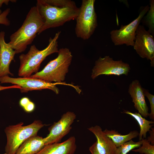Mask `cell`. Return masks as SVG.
<instances>
[{
	"label": "cell",
	"instance_id": "484cf974",
	"mask_svg": "<svg viewBox=\"0 0 154 154\" xmlns=\"http://www.w3.org/2000/svg\"><path fill=\"white\" fill-rule=\"evenodd\" d=\"M89 150L92 154H100L97 149L96 142L90 147Z\"/></svg>",
	"mask_w": 154,
	"mask_h": 154
},
{
	"label": "cell",
	"instance_id": "3957f363",
	"mask_svg": "<svg viewBox=\"0 0 154 154\" xmlns=\"http://www.w3.org/2000/svg\"><path fill=\"white\" fill-rule=\"evenodd\" d=\"M61 32L58 31L53 38L50 37L48 45L43 50H39L35 45H32L26 54L19 56L20 64L18 73L19 76L30 77L33 73L38 72L40 64L46 57L58 52V40Z\"/></svg>",
	"mask_w": 154,
	"mask_h": 154
},
{
	"label": "cell",
	"instance_id": "6da1fadb",
	"mask_svg": "<svg viewBox=\"0 0 154 154\" xmlns=\"http://www.w3.org/2000/svg\"><path fill=\"white\" fill-rule=\"evenodd\" d=\"M36 6L43 20L38 35L47 29L75 20L79 10L75 2L71 0H38Z\"/></svg>",
	"mask_w": 154,
	"mask_h": 154
},
{
	"label": "cell",
	"instance_id": "9c48e42d",
	"mask_svg": "<svg viewBox=\"0 0 154 154\" xmlns=\"http://www.w3.org/2000/svg\"><path fill=\"white\" fill-rule=\"evenodd\" d=\"M0 82L1 83H8L17 85L21 87L20 90L21 93H27L30 91L47 89L52 90L56 94H58L59 90L56 86V85L62 84L71 86L70 84H67L65 82L51 83L31 77L13 78L9 77L8 75L0 78Z\"/></svg>",
	"mask_w": 154,
	"mask_h": 154
},
{
	"label": "cell",
	"instance_id": "52a82bcc",
	"mask_svg": "<svg viewBox=\"0 0 154 154\" xmlns=\"http://www.w3.org/2000/svg\"><path fill=\"white\" fill-rule=\"evenodd\" d=\"M149 7L148 5L142 7L139 15L136 19L127 25H121L119 29L114 30L110 32L111 38L114 45L119 46L125 44L127 46H133L136 31Z\"/></svg>",
	"mask_w": 154,
	"mask_h": 154
},
{
	"label": "cell",
	"instance_id": "30bf717a",
	"mask_svg": "<svg viewBox=\"0 0 154 154\" xmlns=\"http://www.w3.org/2000/svg\"><path fill=\"white\" fill-rule=\"evenodd\" d=\"M133 46L141 57L150 60L151 66L154 67V38L143 25H139L137 29Z\"/></svg>",
	"mask_w": 154,
	"mask_h": 154
},
{
	"label": "cell",
	"instance_id": "7a4b0ae2",
	"mask_svg": "<svg viewBox=\"0 0 154 154\" xmlns=\"http://www.w3.org/2000/svg\"><path fill=\"white\" fill-rule=\"evenodd\" d=\"M43 24L37 7H32L21 27L10 36L8 43L16 54L24 51L31 44Z\"/></svg>",
	"mask_w": 154,
	"mask_h": 154
},
{
	"label": "cell",
	"instance_id": "2e32d148",
	"mask_svg": "<svg viewBox=\"0 0 154 154\" xmlns=\"http://www.w3.org/2000/svg\"><path fill=\"white\" fill-rule=\"evenodd\" d=\"M45 145L43 138L37 135H34L26 140L15 154H36Z\"/></svg>",
	"mask_w": 154,
	"mask_h": 154
},
{
	"label": "cell",
	"instance_id": "d6986e66",
	"mask_svg": "<svg viewBox=\"0 0 154 154\" xmlns=\"http://www.w3.org/2000/svg\"><path fill=\"white\" fill-rule=\"evenodd\" d=\"M150 7L146 16L141 21L149 28L148 31L153 36L154 34V1H150Z\"/></svg>",
	"mask_w": 154,
	"mask_h": 154
},
{
	"label": "cell",
	"instance_id": "7c38bea8",
	"mask_svg": "<svg viewBox=\"0 0 154 154\" xmlns=\"http://www.w3.org/2000/svg\"><path fill=\"white\" fill-rule=\"evenodd\" d=\"M5 34L3 31L0 32V78L9 74L13 76L9 67L16 54L11 45L5 42Z\"/></svg>",
	"mask_w": 154,
	"mask_h": 154
},
{
	"label": "cell",
	"instance_id": "4316f807",
	"mask_svg": "<svg viewBox=\"0 0 154 154\" xmlns=\"http://www.w3.org/2000/svg\"><path fill=\"white\" fill-rule=\"evenodd\" d=\"M14 88L20 89L21 88V87L17 85H15L13 86H2L0 85V91L7 89Z\"/></svg>",
	"mask_w": 154,
	"mask_h": 154
},
{
	"label": "cell",
	"instance_id": "cb8c5ba5",
	"mask_svg": "<svg viewBox=\"0 0 154 154\" xmlns=\"http://www.w3.org/2000/svg\"><path fill=\"white\" fill-rule=\"evenodd\" d=\"M10 11V9L8 8L5 10L0 15V24L6 26L10 25V22L7 17Z\"/></svg>",
	"mask_w": 154,
	"mask_h": 154
},
{
	"label": "cell",
	"instance_id": "44dd1931",
	"mask_svg": "<svg viewBox=\"0 0 154 154\" xmlns=\"http://www.w3.org/2000/svg\"><path fill=\"white\" fill-rule=\"evenodd\" d=\"M142 143L138 149L132 151L141 154H154V145H152L146 139H142Z\"/></svg>",
	"mask_w": 154,
	"mask_h": 154
},
{
	"label": "cell",
	"instance_id": "ffe728a7",
	"mask_svg": "<svg viewBox=\"0 0 154 154\" xmlns=\"http://www.w3.org/2000/svg\"><path fill=\"white\" fill-rule=\"evenodd\" d=\"M142 142V140L137 142L131 140L117 147L115 154H127L130 151L140 147Z\"/></svg>",
	"mask_w": 154,
	"mask_h": 154
},
{
	"label": "cell",
	"instance_id": "277c9868",
	"mask_svg": "<svg viewBox=\"0 0 154 154\" xmlns=\"http://www.w3.org/2000/svg\"><path fill=\"white\" fill-rule=\"evenodd\" d=\"M58 53L56 58L50 61L41 71L30 77L49 82L64 83L73 56L70 50L67 48L60 49Z\"/></svg>",
	"mask_w": 154,
	"mask_h": 154
},
{
	"label": "cell",
	"instance_id": "5bb4252c",
	"mask_svg": "<svg viewBox=\"0 0 154 154\" xmlns=\"http://www.w3.org/2000/svg\"><path fill=\"white\" fill-rule=\"evenodd\" d=\"M76 147L75 138L72 136L62 143L46 145L36 154H74Z\"/></svg>",
	"mask_w": 154,
	"mask_h": 154
},
{
	"label": "cell",
	"instance_id": "8fae6325",
	"mask_svg": "<svg viewBox=\"0 0 154 154\" xmlns=\"http://www.w3.org/2000/svg\"><path fill=\"white\" fill-rule=\"evenodd\" d=\"M76 117L73 112L68 111L63 114L60 119L50 127L48 135L43 138L45 145L58 143L68 134L72 128L71 125Z\"/></svg>",
	"mask_w": 154,
	"mask_h": 154
},
{
	"label": "cell",
	"instance_id": "603a6c76",
	"mask_svg": "<svg viewBox=\"0 0 154 154\" xmlns=\"http://www.w3.org/2000/svg\"><path fill=\"white\" fill-rule=\"evenodd\" d=\"M143 91L145 96H146L149 100L151 108V112L149 113V116L153 121L154 120V96L150 93L147 90L143 88Z\"/></svg>",
	"mask_w": 154,
	"mask_h": 154
},
{
	"label": "cell",
	"instance_id": "4fadbf2b",
	"mask_svg": "<svg viewBox=\"0 0 154 154\" xmlns=\"http://www.w3.org/2000/svg\"><path fill=\"white\" fill-rule=\"evenodd\" d=\"M128 92L135 109L143 117H147L149 114V109L145 100L143 88L138 80H134L130 84Z\"/></svg>",
	"mask_w": 154,
	"mask_h": 154
},
{
	"label": "cell",
	"instance_id": "f1b7e54d",
	"mask_svg": "<svg viewBox=\"0 0 154 154\" xmlns=\"http://www.w3.org/2000/svg\"><path fill=\"white\" fill-rule=\"evenodd\" d=\"M2 13L1 10L0 9V15Z\"/></svg>",
	"mask_w": 154,
	"mask_h": 154
},
{
	"label": "cell",
	"instance_id": "f546056e",
	"mask_svg": "<svg viewBox=\"0 0 154 154\" xmlns=\"http://www.w3.org/2000/svg\"><path fill=\"white\" fill-rule=\"evenodd\" d=\"M3 154H6V153H4Z\"/></svg>",
	"mask_w": 154,
	"mask_h": 154
},
{
	"label": "cell",
	"instance_id": "5b68a950",
	"mask_svg": "<svg viewBox=\"0 0 154 154\" xmlns=\"http://www.w3.org/2000/svg\"><path fill=\"white\" fill-rule=\"evenodd\" d=\"M23 123L7 127L5 132L7 143L5 151L6 154H15L22 144L29 137L37 135L39 130L44 125L40 120L35 121L31 124L23 125Z\"/></svg>",
	"mask_w": 154,
	"mask_h": 154
},
{
	"label": "cell",
	"instance_id": "ac0fdd59",
	"mask_svg": "<svg viewBox=\"0 0 154 154\" xmlns=\"http://www.w3.org/2000/svg\"><path fill=\"white\" fill-rule=\"evenodd\" d=\"M123 112L133 117L138 122L140 127V131L138 135L139 140H141L142 139L146 138L147 133L153 125H151L154 123L153 121L146 119L139 113H133L125 110L123 111Z\"/></svg>",
	"mask_w": 154,
	"mask_h": 154
},
{
	"label": "cell",
	"instance_id": "d4e9b609",
	"mask_svg": "<svg viewBox=\"0 0 154 154\" xmlns=\"http://www.w3.org/2000/svg\"><path fill=\"white\" fill-rule=\"evenodd\" d=\"M151 129L149 131L150 135L147 139L151 145H154V128L151 127Z\"/></svg>",
	"mask_w": 154,
	"mask_h": 154
},
{
	"label": "cell",
	"instance_id": "9a60e30c",
	"mask_svg": "<svg viewBox=\"0 0 154 154\" xmlns=\"http://www.w3.org/2000/svg\"><path fill=\"white\" fill-rule=\"evenodd\" d=\"M97 139L96 142L97 149L100 154H115L117 147L110 139L98 125L88 128Z\"/></svg>",
	"mask_w": 154,
	"mask_h": 154
},
{
	"label": "cell",
	"instance_id": "e0dca14e",
	"mask_svg": "<svg viewBox=\"0 0 154 154\" xmlns=\"http://www.w3.org/2000/svg\"><path fill=\"white\" fill-rule=\"evenodd\" d=\"M103 131L111 139L117 148L132 139L137 137L139 134L138 131L136 130L131 131L125 135H122L115 130L106 129Z\"/></svg>",
	"mask_w": 154,
	"mask_h": 154
},
{
	"label": "cell",
	"instance_id": "7402d4cb",
	"mask_svg": "<svg viewBox=\"0 0 154 154\" xmlns=\"http://www.w3.org/2000/svg\"><path fill=\"white\" fill-rule=\"evenodd\" d=\"M19 104L25 111L28 112L33 111L35 107L34 103L27 97L22 98L19 101Z\"/></svg>",
	"mask_w": 154,
	"mask_h": 154
},
{
	"label": "cell",
	"instance_id": "83f0119b",
	"mask_svg": "<svg viewBox=\"0 0 154 154\" xmlns=\"http://www.w3.org/2000/svg\"><path fill=\"white\" fill-rule=\"evenodd\" d=\"M11 1V0H0V7H1L2 5L4 3L7 5L9 2Z\"/></svg>",
	"mask_w": 154,
	"mask_h": 154
},
{
	"label": "cell",
	"instance_id": "8992f818",
	"mask_svg": "<svg viewBox=\"0 0 154 154\" xmlns=\"http://www.w3.org/2000/svg\"><path fill=\"white\" fill-rule=\"evenodd\" d=\"M95 0H82L76 19L75 29L77 37L83 40L89 39L97 25L96 13L94 8Z\"/></svg>",
	"mask_w": 154,
	"mask_h": 154
},
{
	"label": "cell",
	"instance_id": "ba28073f",
	"mask_svg": "<svg viewBox=\"0 0 154 154\" xmlns=\"http://www.w3.org/2000/svg\"><path fill=\"white\" fill-rule=\"evenodd\" d=\"M130 69L129 64L121 60H115L109 56L100 57L95 62L91 77L94 79L102 75H127Z\"/></svg>",
	"mask_w": 154,
	"mask_h": 154
}]
</instances>
